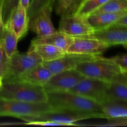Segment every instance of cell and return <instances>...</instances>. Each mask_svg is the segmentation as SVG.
<instances>
[{"mask_svg": "<svg viewBox=\"0 0 127 127\" xmlns=\"http://www.w3.org/2000/svg\"><path fill=\"white\" fill-rule=\"evenodd\" d=\"M109 0H84L76 13L87 17L95 12Z\"/></svg>", "mask_w": 127, "mask_h": 127, "instance_id": "obj_24", "label": "cell"}, {"mask_svg": "<svg viewBox=\"0 0 127 127\" xmlns=\"http://www.w3.org/2000/svg\"><path fill=\"white\" fill-rule=\"evenodd\" d=\"M9 58L0 43V76L3 78L6 74Z\"/></svg>", "mask_w": 127, "mask_h": 127, "instance_id": "obj_28", "label": "cell"}, {"mask_svg": "<svg viewBox=\"0 0 127 127\" xmlns=\"http://www.w3.org/2000/svg\"><path fill=\"white\" fill-rule=\"evenodd\" d=\"M58 31L73 37H88L95 32L87 17L77 13L61 16Z\"/></svg>", "mask_w": 127, "mask_h": 127, "instance_id": "obj_8", "label": "cell"}, {"mask_svg": "<svg viewBox=\"0 0 127 127\" xmlns=\"http://www.w3.org/2000/svg\"><path fill=\"white\" fill-rule=\"evenodd\" d=\"M108 122L103 124H93L90 126L97 127H127V119H115L108 120Z\"/></svg>", "mask_w": 127, "mask_h": 127, "instance_id": "obj_29", "label": "cell"}, {"mask_svg": "<svg viewBox=\"0 0 127 127\" xmlns=\"http://www.w3.org/2000/svg\"><path fill=\"white\" fill-rule=\"evenodd\" d=\"M19 39L16 35L5 24L0 31V43L9 59L13 55L17 53V43Z\"/></svg>", "mask_w": 127, "mask_h": 127, "instance_id": "obj_20", "label": "cell"}, {"mask_svg": "<svg viewBox=\"0 0 127 127\" xmlns=\"http://www.w3.org/2000/svg\"><path fill=\"white\" fill-rule=\"evenodd\" d=\"M4 24L16 35L19 40L25 37L29 31V17L27 9L19 4L12 11Z\"/></svg>", "mask_w": 127, "mask_h": 127, "instance_id": "obj_14", "label": "cell"}, {"mask_svg": "<svg viewBox=\"0 0 127 127\" xmlns=\"http://www.w3.org/2000/svg\"><path fill=\"white\" fill-rule=\"evenodd\" d=\"M28 50L33 51L43 62H51L64 57L66 53L55 46L45 43H31Z\"/></svg>", "mask_w": 127, "mask_h": 127, "instance_id": "obj_18", "label": "cell"}, {"mask_svg": "<svg viewBox=\"0 0 127 127\" xmlns=\"http://www.w3.org/2000/svg\"><path fill=\"white\" fill-rule=\"evenodd\" d=\"M108 95L109 100H117L127 103V83L117 81L110 83Z\"/></svg>", "mask_w": 127, "mask_h": 127, "instance_id": "obj_22", "label": "cell"}, {"mask_svg": "<svg viewBox=\"0 0 127 127\" xmlns=\"http://www.w3.org/2000/svg\"><path fill=\"white\" fill-rule=\"evenodd\" d=\"M127 11V0H109L93 14L114 13Z\"/></svg>", "mask_w": 127, "mask_h": 127, "instance_id": "obj_23", "label": "cell"}, {"mask_svg": "<svg viewBox=\"0 0 127 127\" xmlns=\"http://www.w3.org/2000/svg\"><path fill=\"white\" fill-rule=\"evenodd\" d=\"M90 119H98L97 117L93 114H83L67 110H54L53 111L40 114L33 116L24 117L20 120L26 123L33 122L48 121L55 122L60 126H84V124H76L81 120Z\"/></svg>", "mask_w": 127, "mask_h": 127, "instance_id": "obj_5", "label": "cell"}, {"mask_svg": "<svg viewBox=\"0 0 127 127\" xmlns=\"http://www.w3.org/2000/svg\"><path fill=\"white\" fill-rule=\"evenodd\" d=\"M0 97L31 104L47 102V93L42 86L21 81L4 82L0 88Z\"/></svg>", "mask_w": 127, "mask_h": 127, "instance_id": "obj_2", "label": "cell"}, {"mask_svg": "<svg viewBox=\"0 0 127 127\" xmlns=\"http://www.w3.org/2000/svg\"><path fill=\"white\" fill-rule=\"evenodd\" d=\"M53 6L48 5L29 18V30L37 37L49 35L57 31L51 20Z\"/></svg>", "mask_w": 127, "mask_h": 127, "instance_id": "obj_11", "label": "cell"}, {"mask_svg": "<svg viewBox=\"0 0 127 127\" xmlns=\"http://www.w3.org/2000/svg\"><path fill=\"white\" fill-rule=\"evenodd\" d=\"M30 1H31V0H20L19 4L23 6L24 8H26V9L27 10L29 5Z\"/></svg>", "mask_w": 127, "mask_h": 127, "instance_id": "obj_32", "label": "cell"}, {"mask_svg": "<svg viewBox=\"0 0 127 127\" xmlns=\"http://www.w3.org/2000/svg\"><path fill=\"white\" fill-rule=\"evenodd\" d=\"M115 24H117L124 25V26H127V13L123 16L121 18L119 19Z\"/></svg>", "mask_w": 127, "mask_h": 127, "instance_id": "obj_30", "label": "cell"}, {"mask_svg": "<svg viewBox=\"0 0 127 127\" xmlns=\"http://www.w3.org/2000/svg\"><path fill=\"white\" fill-rule=\"evenodd\" d=\"M101 105L105 119H127V102L117 100H109Z\"/></svg>", "mask_w": 127, "mask_h": 127, "instance_id": "obj_19", "label": "cell"}, {"mask_svg": "<svg viewBox=\"0 0 127 127\" xmlns=\"http://www.w3.org/2000/svg\"><path fill=\"white\" fill-rule=\"evenodd\" d=\"M53 75V73L46 67H45L42 63L25 72L16 79L10 81L24 82L34 85L43 86Z\"/></svg>", "mask_w": 127, "mask_h": 127, "instance_id": "obj_15", "label": "cell"}, {"mask_svg": "<svg viewBox=\"0 0 127 127\" xmlns=\"http://www.w3.org/2000/svg\"><path fill=\"white\" fill-rule=\"evenodd\" d=\"M20 0H1L0 3L2 8V21L4 24L8 20L11 12L18 6Z\"/></svg>", "mask_w": 127, "mask_h": 127, "instance_id": "obj_26", "label": "cell"}, {"mask_svg": "<svg viewBox=\"0 0 127 127\" xmlns=\"http://www.w3.org/2000/svg\"><path fill=\"white\" fill-rule=\"evenodd\" d=\"M74 38V37L68 35L59 31H57L49 35L37 37L31 41V43L52 45L66 53L67 50L73 43Z\"/></svg>", "mask_w": 127, "mask_h": 127, "instance_id": "obj_16", "label": "cell"}, {"mask_svg": "<svg viewBox=\"0 0 127 127\" xmlns=\"http://www.w3.org/2000/svg\"><path fill=\"white\" fill-rule=\"evenodd\" d=\"M2 84H3V79H2V77L0 76V88H1V86H2Z\"/></svg>", "mask_w": 127, "mask_h": 127, "instance_id": "obj_34", "label": "cell"}, {"mask_svg": "<svg viewBox=\"0 0 127 127\" xmlns=\"http://www.w3.org/2000/svg\"><path fill=\"white\" fill-rule=\"evenodd\" d=\"M109 85L110 83L108 82L85 77L68 91L94 100L102 105L109 100Z\"/></svg>", "mask_w": 127, "mask_h": 127, "instance_id": "obj_7", "label": "cell"}, {"mask_svg": "<svg viewBox=\"0 0 127 127\" xmlns=\"http://www.w3.org/2000/svg\"><path fill=\"white\" fill-rule=\"evenodd\" d=\"M124 45V47H125V48H127V42L126 43H125V44H124V45Z\"/></svg>", "mask_w": 127, "mask_h": 127, "instance_id": "obj_35", "label": "cell"}, {"mask_svg": "<svg viewBox=\"0 0 127 127\" xmlns=\"http://www.w3.org/2000/svg\"><path fill=\"white\" fill-rule=\"evenodd\" d=\"M47 102L55 110L93 114L105 119L102 105L96 102L69 91L47 92Z\"/></svg>", "mask_w": 127, "mask_h": 127, "instance_id": "obj_1", "label": "cell"}, {"mask_svg": "<svg viewBox=\"0 0 127 127\" xmlns=\"http://www.w3.org/2000/svg\"><path fill=\"white\" fill-rule=\"evenodd\" d=\"M54 110L48 102L31 104L0 97V117H11L20 119L24 117L39 115Z\"/></svg>", "mask_w": 127, "mask_h": 127, "instance_id": "obj_4", "label": "cell"}, {"mask_svg": "<svg viewBox=\"0 0 127 127\" xmlns=\"http://www.w3.org/2000/svg\"><path fill=\"white\" fill-rule=\"evenodd\" d=\"M117 81L124 82L127 83V71H121V74Z\"/></svg>", "mask_w": 127, "mask_h": 127, "instance_id": "obj_31", "label": "cell"}, {"mask_svg": "<svg viewBox=\"0 0 127 127\" xmlns=\"http://www.w3.org/2000/svg\"><path fill=\"white\" fill-rule=\"evenodd\" d=\"M54 3L55 0H31L27 10L28 17H31L48 5H53Z\"/></svg>", "mask_w": 127, "mask_h": 127, "instance_id": "obj_25", "label": "cell"}, {"mask_svg": "<svg viewBox=\"0 0 127 127\" xmlns=\"http://www.w3.org/2000/svg\"><path fill=\"white\" fill-rule=\"evenodd\" d=\"M75 69L86 78L99 79L108 83L117 81L121 74V70L115 63L109 58L101 56L94 60L80 63Z\"/></svg>", "mask_w": 127, "mask_h": 127, "instance_id": "obj_3", "label": "cell"}, {"mask_svg": "<svg viewBox=\"0 0 127 127\" xmlns=\"http://www.w3.org/2000/svg\"><path fill=\"white\" fill-rule=\"evenodd\" d=\"M1 0H0V2H1Z\"/></svg>", "mask_w": 127, "mask_h": 127, "instance_id": "obj_36", "label": "cell"}, {"mask_svg": "<svg viewBox=\"0 0 127 127\" xmlns=\"http://www.w3.org/2000/svg\"><path fill=\"white\" fill-rule=\"evenodd\" d=\"M42 62L40 57L33 51L15 53L9 59L6 74L2 78L3 82L16 79L25 72L42 64Z\"/></svg>", "mask_w": 127, "mask_h": 127, "instance_id": "obj_6", "label": "cell"}, {"mask_svg": "<svg viewBox=\"0 0 127 127\" xmlns=\"http://www.w3.org/2000/svg\"><path fill=\"white\" fill-rule=\"evenodd\" d=\"M109 47L105 42L94 37H74L73 43L67 50L66 53L99 56Z\"/></svg>", "mask_w": 127, "mask_h": 127, "instance_id": "obj_10", "label": "cell"}, {"mask_svg": "<svg viewBox=\"0 0 127 127\" xmlns=\"http://www.w3.org/2000/svg\"><path fill=\"white\" fill-rule=\"evenodd\" d=\"M84 78L76 69H69L53 74L43 87L46 92L68 91Z\"/></svg>", "mask_w": 127, "mask_h": 127, "instance_id": "obj_9", "label": "cell"}, {"mask_svg": "<svg viewBox=\"0 0 127 127\" xmlns=\"http://www.w3.org/2000/svg\"><path fill=\"white\" fill-rule=\"evenodd\" d=\"M100 56L66 53L64 57L59 59L51 62H43L42 64L55 74L64 71L75 69L76 67L80 63L94 60L99 58Z\"/></svg>", "mask_w": 127, "mask_h": 127, "instance_id": "obj_12", "label": "cell"}, {"mask_svg": "<svg viewBox=\"0 0 127 127\" xmlns=\"http://www.w3.org/2000/svg\"><path fill=\"white\" fill-rule=\"evenodd\" d=\"M84 0H55V11L60 16L76 13Z\"/></svg>", "mask_w": 127, "mask_h": 127, "instance_id": "obj_21", "label": "cell"}, {"mask_svg": "<svg viewBox=\"0 0 127 127\" xmlns=\"http://www.w3.org/2000/svg\"><path fill=\"white\" fill-rule=\"evenodd\" d=\"M3 25H4V23H3V21H2V8H1V3H0V31H1Z\"/></svg>", "mask_w": 127, "mask_h": 127, "instance_id": "obj_33", "label": "cell"}, {"mask_svg": "<svg viewBox=\"0 0 127 127\" xmlns=\"http://www.w3.org/2000/svg\"><path fill=\"white\" fill-rule=\"evenodd\" d=\"M88 37L97 38L110 47L124 45L127 42V26L114 24L101 30L95 31L93 34Z\"/></svg>", "mask_w": 127, "mask_h": 127, "instance_id": "obj_13", "label": "cell"}, {"mask_svg": "<svg viewBox=\"0 0 127 127\" xmlns=\"http://www.w3.org/2000/svg\"><path fill=\"white\" fill-rule=\"evenodd\" d=\"M109 59L115 63L121 71H127V54L119 55L109 58Z\"/></svg>", "mask_w": 127, "mask_h": 127, "instance_id": "obj_27", "label": "cell"}, {"mask_svg": "<svg viewBox=\"0 0 127 127\" xmlns=\"http://www.w3.org/2000/svg\"><path fill=\"white\" fill-rule=\"evenodd\" d=\"M127 13V11L114 13L91 14L87 16V19L94 30L99 31L115 24Z\"/></svg>", "mask_w": 127, "mask_h": 127, "instance_id": "obj_17", "label": "cell"}]
</instances>
